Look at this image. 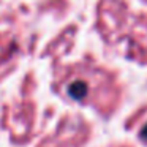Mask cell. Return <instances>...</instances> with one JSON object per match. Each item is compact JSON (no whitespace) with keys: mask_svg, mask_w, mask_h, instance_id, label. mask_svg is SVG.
<instances>
[{"mask_svg":"<svg viewBox=\"0 0 147 147\" xmlns=\"http://www.w3.org/2000/svg\"><path fill=\"white\" fill-rule=\"evenodd\" d=\"M142 138H144V139H147V127L142 130Z\"/></svg>","mask_w":147,"mask_h":147,"instance_id":"2","label":"cell"},{"mask_svg":"<svg viewBox=\"0 0 147 147\" xmlns=\"http://www.w3.org/2000/svg\"><path fill=\"white\" fill-rule=\"evenodd\" d=\"M68 93H70L71 98H82L84 95H86V86H84V82H74L70 86V89H68Z\"/></svg>","mask_w":147,"mask_h":147,"instance_id":"1","label":"cell"}]
</instances>
